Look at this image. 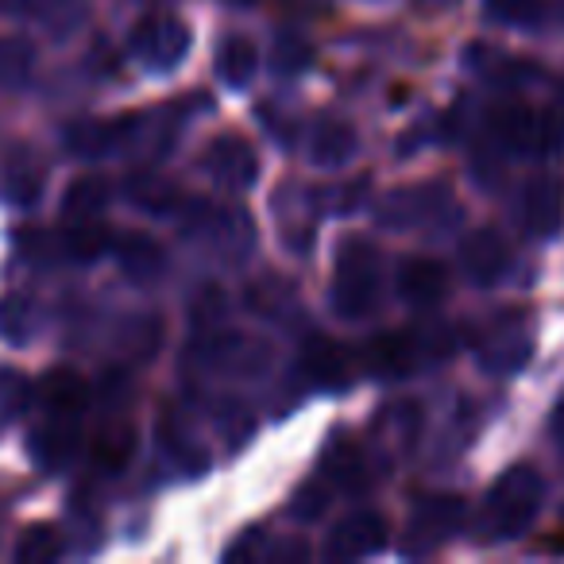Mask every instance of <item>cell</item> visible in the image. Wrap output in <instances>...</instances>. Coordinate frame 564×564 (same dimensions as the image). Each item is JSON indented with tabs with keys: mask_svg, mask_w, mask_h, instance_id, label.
Instances as JSON below:
<instances>
[{
	"mask_svg": "<svg viewBox=\"0 0 564 564\" xmlns=\"http://www.w3.org/2000/svg\"><path fill=\"white\" fill-rule=\"evenodd\" d=\"M86 383L78 371L58 368L43 379V410L47 425L40 430V456L47 464H66L82 437V410H86Z\"/></svg>",
	"mask_w": 564,
	"mask_h": 564,
	"instance_id": "1",
	"label": "cell"
},
{
	"mask_svg": "<svg viewBox=\"0 0 564 564\" xmlns=\"http://www.w3.org/2000/svg\"><path fill=\"white\" fill-rule=\"evenodd\" d=\"M135 453V425L128 414H105L94 430V460L109 471H120Z\"/></svg>",
	"mask_w": 564,
	"mask_h": 564,
	"instance_id": "9",
	"label": "cell"
},
{
	"mask_svg": "<svg viewBox=\"0 0 564 564\" xmlns=\"http://www.w3.org/2000/svg\"><path fill=\"white\" fill-rule=\"evenodd\" d=\"M306 63H310V47H306V43L294 40V35H282L279 47H274V66H279L282 74H299Z\"/></svg>",
	"mask_w": 564,
	"mask_h": 564,
	"instance_id": "23",
	"label": "cell"
},
{
	"mask_svg": "<svg viewBox=\"0 0 564 564\" xmlns=\"http://www.w3.org/2000/svg\"><path fill=\"white\" fill-rule=\"evenodd\" d=\"M379 291V259L364 240H345L337 251L333 271V306L340 317H360L376 306Z\"/></svg>",
	"mask_w": 564,
	"mask_h": 564,
	"instance_id": "2",
	"label": "cell"
},
{
	"mask_svg": "<svg viewBox=\"0 0 564 564\" xmlns=\"http://www.w3.org/2000/svg\"><path fill=\"white\" fill-rule=\"evenodd\" d=\"M63 533L55 530V525H47V522H40V525H32V530H24L20 533V541H17V561H24V564H40V561H55V556H63Z\"/></svg>",
	"mask_w": 564,
	"mask_h": 564,
	"instance_id": "18",
	"label": "cell"
},
{
	"mask_svg": "<svg viewBox=\"0 0 564 564\" xmlns=\"http://www.w3.org/2000/svg\"><path fill=\"white\" fill-rule=\"evenodd\" d=\"M205 171L232 189L251 186L259 174L256 148H251L243 135H217V140L209 143V151H205Z\"/></svg>",
	"mask_w": 564,
	"mask_h": 564,
	"instance_id": "5",
	"label": "cell"
},
{
	"mask_svg": "<svg viewBox=\"0 0 564 564\" xmlns=\"http://www.w3.org/2000/svg\"><path fill=\"white\" fill-rule=\"evenodd\" d=\"M202 360L217 371H243V376H256L271 364L263 340L240 337V333H217L202 345Z\"/></svg>",
	"mask_w": 564,
	"mask_h": 564,
	"instance_id": "8",
	"label": "cell"
},
{
	"mask_svg": "<svg viewBox=\"0 0 564 564\" xmlns=\"http://www.w3.org/2000/svg\"><path fill=\"white\" fill-rule=\"evenodd\" d=\"M325 476H329V484L337 487H360L364 484V464H360V453H356L352 445H333L329 460H325Z\"/></svg>",
	"mask_w": 564,
	"mask_h": 564,
	"instance_id": "21",
	"label": "cell"
},
{
	"mask_svg": "<svg viewBox=\"0 0 564 564\" xmlns=\"http://www.w3.org/2000/svg\"><path fill=\"white\" fill-rule=\"evenodd\" d=\"M47 182V166L32 148H12L0 163V197L12 205H35Z\"/></svg>",
	"mask_w": 564,
	"mask_h": 564,
	"instance_id": "6",
	"label": "cell"
},
{
	"mask_svg": "<svg viewBox=\"0 0 564 564\" xmlns=\"http://www.w3.org/2000/svg\"><path fill=\"white\" fill-rule=\"evenodd\" d=\"M356 155V132L348 120H322L310 135V159L317 166H345Z\"/></svg>",
	"mask_w": 564,
	"mask_h": 564,
	"instance_id": "11",
	"label": "cell"
},
{
	"mask_svg": "<svg viewBox=\"0 0 564 564\" xmlns=\"http://www.w3.org/2000/svg\"><path fill=\"white\" fill-rule=\"evenodd\" d=\"M112 202V182L101 178V174H82L66 186V197H63V217L70 220H89Z\"/></svg>",
	"mask_w": 564,
	"mask_h": 564,
	"instance_id": "13",
	"label": "cell"
},
{
	"mask_svg": "<svg viewBox=\"0 0 564 564\" xmlns=\"http://www.w3.org/2000/svg\"><path fill=\"white\" fill-rule=\"evenodd\" d=\"M120 135H124L120 120H82V124H70V132H66V148L82 159H101L117 148Z\"/></svg>",
	"mask_w": 564,
	"mask_h": 564,
	"instance_id": "15",
	"label": "cell"
},
{
	"mask_svg": "<svg viewBox=\"0 0 564 564\" xmlns=\"http://www.w3.org/2000/svg\"><path fill=\"white\" fill-rule=\"evenodd\" d=\"M325 499H329V491H325L322 484H310L306 491H299V499H294V514H299V518H317L325 510Z\"/></svg>",
	"mask_w": 564,
	"mask_h": 564,
	"instance_id": "24",
	"label": "cell"
},
{
	"mask_svg": "<svg viewBox=\"0 0 564 564\" xmlns=\"http://www.w3.org/2000/svg\"><path fill=\"white\" fill-rule=\"evenodd\" d=\"M128 197H132L143 213H155V217L159 213L178 209V202H182L178 186L166 182V178H159V174H135V178L128 182Z\"/></svg>",
	"mask_w": 564,
	"mask_h": 564,
	"instance_id": "17",
	"label": "cell"
},
{
	"mask_svg": "<svg viewBox=\"0 0 564 564\" xmlns=\"http://www.w3.org/2000/svg\"><path fill=\"white\" fill-rule=\"evenodd\" d=\"M117 259H120V271L128 274L132 282H148V279H155L159 271H163V248H159L151 236H143V232H128L124 240H120V248H117Z\"/></svg>",
	"mask_w": 564,
	"mask_h": 564,
	"instance_id": "14",
	"label": "cell"
},
{
	"mask_svg": "<svg viewBox=\"0 0 564 564\" xmlns=\"http://www.w3.org/2000/svg\"><path fill=\"white\" fill-rule=\"evenodd\" d=\"M410 340L406 337H394V333H383V337L368 340L364 345V368L371 376H399V371L410 368Z\"/></svg>",
	"mask_w": 564,
	"mask_h": 564,
	"instance_id": "16",
	"label": "cell"
},
{
	"mask_svg": "<svg viewBox=\"0 0 564 564\" xmlns=\"http://www.w3.org/2000/svg\"><path fill=\"white\" fill-rule=\"evenodd\" d=\"M256 66H259V51L248 35H225L217 47V74L225 86L243 89L251 78H256Z\"/></svg>",
	"mask_w": 564,
	"mask_h": 564,
	"instance_id": "12",
	"label": "cell"
},
{
	"mask_svg": "<svg viewBox=\"0 0 564 564\" xmlns=\"http://www.w3.org/2000/svg\"><path fill=\"white\" fill-rule=\"evenodd\" d=\"M105 251H109V232H105V225H97L94 217L74 220V228L66 232V256L78 259V263H94Z\"/></svg>",
	"mask_w": 564,
	"mask_h": 564,
	"instance_id": "19",
	"label": "cell"
},
{
	"mask_svg": "<svg viewBox=\"0 0 564 564\" xmlns=\"http://www.w3.org/2000/svg\"><path fill=\"white\" fill-rule=\"evenodd\" d=\"M387 545V522L376 510H356V514L340 518L329 533V545L325 553L337 556V561H352V556L379 553Z\"/></svg>",
	"mask_w": 564,
	"mask_h": 564,
	"instance_id": "4",
	"label": "cell"
},
{
	"mask_svg": "<svg viewBox=\"0 0 564 564\" xmlns=\"http://www.w3.org/2000/svg\"><path fill=\"white\" fill-rule=\"evenodd\" d=\"M0 337L4 340L32 337V306L20 294H4L0 299Z\"/></svg>",
	"mask_w": 564,
	"mask_h": 564,
	"instance_id": "22",
	"label": "cell"
},
{
	"mask_svg": "<svg viewBox=\"0 0 564 564\" xmlns=\"http://www.w3.org/2000/svg\"><path fill=\"white\" fill-rule=\"evenodd\" d=\"M128 47H132V55L140 58L143 66H151V70H171V66H178L182 58H186L189 32L182 20L155 12V17H143L140 24L132 28Z\"/></svg>",
	"mask_w": 564,
	"mask_h": 564,
	"instance_id": "3",
	"label": "cell"
},
{
	"mask_svg": "<svg viewBox=\"0 0 564 564\" xmlns=\"http://www.w3.org/2000/svg\"><path fill=\"white\" fill-rule=\"evenodd\" d=\"M28 4H32V0H0V9L4 12H20V9H28Z\"/></svg>",
	"mask_w": 564,
	"mask_h": 564,
	"instance_id": "25",
	"label": "cell"
},
{
	"mask_svg": "<svg viewBox=\"0 0 564 564\" xmlns=\"http://www.w3.org/2000/svg\"><path fill=\"white\" fill-rule=\"evenodd\" d=\"M464 263L476 279H491L502 267V243L495 240L491 232H476L468 243H464Z\"/></svg>",
	"mask_w": 564,
	"mask_h": 564,
	"instance_id": "20",
	"label": "cell"
},
{
	"mask_svg": "<svg viewBox=\"0 0 564 564\" xmlns=\"http://www.w3.org/2000/svg\"><path fill=\"white\" fill-rule=\"evenodd\" d=\"M302 371L314 387L325 391H345L352 383V356L345 352V345L329 337H310L302 345Z\"/></svg>",
	"mask_w": 564,
	"mask_h": 564,
	"instance_id": "7",
	"label": "cell"
},
{
	"mask_svg": "<svg viewBox=\"0 0 564 564\" xmlns=\"http://www.w3.org/2000/svg\"><path fill=\"white\" fill-rule=\"evenodd\" d=\"M445 267L437 259H406L399 267V294L414 306H433L445 294Z\"/></svg>",
	"mask_w": 564,
	"mask_h": 564,
	"instance_id": "10",
	"label": "cell"
}]
</instances>
